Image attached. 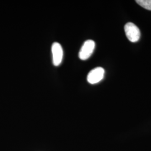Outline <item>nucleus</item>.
<instances>
[{
	"mask_svg": "<svg viewBox=\"0 0 151 151\" xmlns=\"http://www.w3.org/2000/svg\"><path fill=\"white\" fill-rule=\"evenodd\" d=\"M126 36L130 42H137L140 37V32L139 28L132 22H128L124 27Z\"/></svg>",
	"mask_w": 151,
	"mask_h": 151,
	"instance_id": "nucleus-1",
	"label": "nucleus"
},
{
	"mask_svg": "<svg viewBox=\"0 0 151 151\" xmlns=\"http://www.w3.org/2000/svg\"><path fill=\"white\" fill-rule=\"evenodd\" d=\"M95 47V43L93 40H87L85 42L79 52V58L83 60L88 59L93 53Z\"/></svg>",
	"mask_w": 151,
	"mask_h": 151,
	"instance_id": "nucleus-2",
	"label": "nucleus"
},
{
	"mask_svg": "<svg viewBox=\"0 0 151 151\" xmlns=\"http://www.w3.org/2000/svg\"><path fill=\"white\" fill-rule=\"evenodd\" d=\"M105 70L102 67H96L88 74L87 80L91 84H96L101 81L104 77Z\"/></svg>",
	"mask_w": 151,
	"mask_h": 151,
	"instance_id": "nucleus-3",
	"label": "nucleus"
},
{
	"mask_svg": "<svg viewBox=\"0 0 151 151\" xmlns=\"http://www.w3.org/2000/svg\"><path fill=\"white\" fill-rule=\"evenodd\" d=\"M53 62L55 66L60 65L63 59V51L61 45L58 42H54L52 47Z\"/></svg>",
	"mask_w": 151,
	"mask_h": 151,
	"instance_id": "nucleus-4",
	"label": "nucleus"
},
{
	"mask_svg": "<svg viewBox=\"0 0 151 151\" xmlns=\"http://www.w3.org/2000/svg\"><path fill=\"white\" fill-rule=\"evenodd\" d=\"M135 2L142 7L151 11V0H137Z\"/></svg>",
	"mask_w": 151,
	"mask_h": 151,
	"instance_id": "nucleus-5",
	"label": "nucleus"
}]
</instances>
